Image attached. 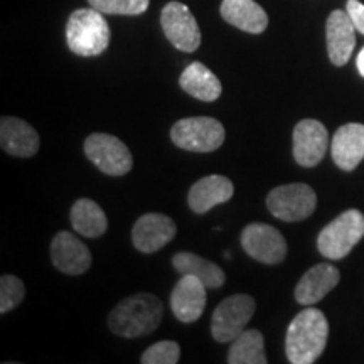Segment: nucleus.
<instances>
[{"label":"nucleus","instance_id":"4be33fe9","mask_svg":"<svg viewBox=\"0 0 364 364\" xmlns=\"http://www.w3.org/2000/svg\"><path fill=\"white\" fill-rule=\"evenodd\" d=\"M172 265L181 275H194L208 287V290H216L225 285L226 275L216 263L206 260L196 253L181 252L172 257Z\"/></svg>","mask_w":364,"mask_h":364},{"label":"nucleus","instance_id":"423d86ee","mask_svg":"<svg viewBox=\"0 0 364 364\" xmlns=\"http://www.w3.org/2000/svg\"><path fill=\"white\" fill-rule=\"evenodd\" d=\"M267 208L277 220L297 223L307 220L317 208V194L311 186L294 182L279 186L267 196Z\"/></svg>","mask_w":364,"mask_h":364},{"label":"nucleus","instance_id":"39448f33","mask_svg":"<svg viewBox=\"0 0 364 364\" xmlns=\"http://www.w3.org/2000/svg\"><path fill=\"white\" fill-rule=\"evenodd\" d=\"M225 127L211 117H189L176 122L171 129V139L177 147L188 152H215L225 142Z\"/></svg>","mask_w":364,"mask_h":364},{"label":"nucleus","instance_id":"c85d7f7f","mask_svg":"<svg viewBox=\"0 0 364 364\" xmlns=\"http://www.w3.org/2000/svg\"><path fill=\"white\" fill-rule=\"evenodd\" d=\"M356 66H358V71H359V75H361L363 78H364V48H363L361 51H359V54H358V59H356Z\"/></svg>","mask_w":364,"mask_h":364},{"label":"nucleus","instance_id":"6e6552de","mask_svg":"<svg viewBox=\"0 0 364 364\" xmlns=\"http://www.w3.org/2000/svg\"><path fill=\"white\" fill-rule=\"evenodd\" d=\"M85 154L103 174L113 177L129 174L134 166L129 147L108 134H91L85 140Z\"/></svg>","mask_w":364,"mask_h":364},{"label":"nucleus","instance_id":"f8f14e48","mask_svg":"<svg viewBox=\"0 0 364 364\" xmlns=\"http://www.w3.org/2000/svg\"><path fill=\"white\" fill-rule=\"evenodd\" d=\"M177 235L176 223L161 213H149L135 221L132 243L140 253H156L169 245Z\"/></svg>","mask_w":364,"mask_h":364},{"label":"nucleus","instance_id":"9b49d317","mask_svg":"<svg viewBox=\"0 0 364 364\" xmlns=\"http://www.w3.org/2000/svg\"><path fill=\"white\" fill-rule=\"evenodd\" d=\"M329 147V134L324 124L314 118L299 122L294 129V159L299 166L311 169L322 161Z\"/></svg>","mask_w":364,"mask_h":364},{"label":"nucleus","instance_id":"a878e982","mask_svg":"<svg viewBox=\"0 0 364 364\" xmlns=\"http://www.w3.org/2000/svg\"><path fill=\"white\" fill-rule=\"evenodd\" d=\"M26 295V287L14 275H4L0 279V312L7 314L22 302Z\"/></svg>","mask_w":364,"mask_h":364},{"label":"nucleus","instance_id":"dca6fc26","mask_svg":"<svg viewBox=\"0 0 364 364\" xmlns=\"http://www.w3.org/2000/svg\"><path fill=\"white\" fill-rule=\"evenodd\" d=\"M341 273L331 263H318L302 275L295 287V300L302 306H314L321 302L336 285L339 284Z\"/></svg>","mask_w":364,"mask_h":364},{"label":"nucleus","instance_id":"2eb2a0df","mask_svg":"<svg viewBox=\"0 0 364 364\" xmlns=\"http://www.w3.org/2000/svg\"><path fill=\"white\" fill-rule=\"evenodd\" d=\"M327 54L334 66H344L356 46V27L344 11H332L326 24Z\"/></svg>","mask_w":364,"mask_h":364},{"label":"nucleus","instance_id":"6ab92c4d","mask_svg":"<svg viewBox=\"0 0 364 364\" xmlns=\"http://www.w3.org/2000/svg\"><path fill=\"white\" fill-rule=\"evenodd\" d=\"M0 145L9 156L33 157L39 150V135L33 127L21 118L2 117Z\"/></svg>","mask_w":364,"mask_h":364},{"label":"nucleus","instance_id":"0eeeda50","mask_svg":"<svg viewBox=\"0 0 364 364\" xmlns=\"http://www.w3.org/2000/svg\"><path fill=\"white\" fill-rule=\"evenodd\" d=\"M255 299L247 294H236L223 300L211 318V334L218 343H233L247 329L253 318Z\"/></svg>","mask_w":364,"mask_h":364},{"label":"nucleus","instance_id":"7ed1b4c3","mask_svg":"<svg viewBox=\"0 0 364 364\" xmlns=\"http://www.w3.org/2000/svg\"><path fill=\"white\" fill-rule=\"evenodd\" d=\"M110 26L97 9H78L66 24V43L71 53L81 58H95L110 44Z\"/></svg>","mask_w":364,"mask_h":364},{"label":"nucleus","instance_id":"aec40b11","mask_svg":"<svg viewBox=\"0 0 364 364\" xmlns=\"http://www.w3.org/2000/svg\"><path fill=\"white\" fill-rule=\"evenodd\" d=\"M221 17L228 24L250 34H262L268 27V16L255 0H223Z\"/></svg>","mask_w":364,"mask_h":364},{"label":"nucleus","instance_id":"f03ea898","mask_svg":"<svg viewBox=\"0 0 364 364\" xmlns=\"http://www.w3.org/2000/svg\"><path fill=\"white\" fill-rule=\"evenodd\" d=\"M164 304L156 295L142 292L118 302L108 316V326L120 338L135 339L152 334L161 326Z\"/></svg>","mask_w":364,"mask_h":364},{"label":"nucleus","instance_id":"a211bd4d","mask_svg":"<svg viewBox=\"0 0 364 364\" xmlns=\"http://www.w3.org/2000/svg\"><path fill=\"white\" fill-rule=\"evenodd\" d=\"M331 154L339 169H356L364 159V125L346 124L338 129L332 136Z\"/></svg>","mask_w":364,"mask_h":364},{"label":"nucleus","instance_id":"4468645a","mask_svg":"<svg viewBox=\"0 0 364 364\" xmlns=\"http://www.w3.org/2000/svg\"><path fill=\"white\" fill-rule=\"evenodd\" d=\"M208 287L194 275H181L171 294V309L177 321L196 322L206 309Z\"/></svg>","mask_w":364,"mask_h":364},{"label":"nucleus","instance_id":"bb28decb","mask_svg":"<svg viewBox=\"0 0 364 364\" xmlns=\"http://www.w3.org/2000/svg\"><path fill=\"white\" fill-rule=\"evenodd\" d=\"M181 359V348L176 341H159L140 358L142 364H176Z\"/></svg>","mask_w":364,"mask_h":364},{"label":"nucleus","instance_id":"cd10ccee","mask_svg":"<svg viewBox=\"0 0 364 364\" xmlns=\"http://www.w3.org/2000/svg\"><path fill=\"white\" fill-rule=\"evenodd\" d=\"M346 12L351 17L354 27L364 36V4L359 2V0H348L346 4Z\"/></svg>","mask_w":364,"mask_h":364},{"label":"nucleus","instance_id":"1a4fd4ad","mask_svg":"<svg viewBox=\"0 0 364 364\" xmlns=\"http://www.w3.org/2000/svg\"><path fill=\"white\" fill-rule=\"evenodd\" d=\"M161 24L169 43L182 53H194L201 46L198 21L182 2H169L161 12Z\"/></svg>","mask_w":364,"mask_h":364},{"label":"nucleus","instance_id":"b1692460","mask_svg":"<svg viewBox=\"0 0 364 364\" xmlns=\"http://www.w3.org/2000/svg\"><path fill=\"white\" fill-rule=\"evenodd\" d=\"M230 364H267L265 339L258 329H245L233 341L230 353H228Z\"/></svg>","mask_w":364,"mask_h":364},{"label":"nucleus","instance_id":"9d476101","mask_svg":"<svg viewBox=\"0 0 364 364\" xmlns=\"http://www.w3.org/2000/svg\"><path fill=\"white\" fill-rule=\"evenodd\" d=\"M241 247L253 260L265 265H279L287 258V241L277 228L265 223H252L241 233Z\"/></svg>","mask_w":364,"mask_h":364},{"label":"nucleus","instance_id":"f257e3e1","mask_svg":"<svg viewBox=\"0 0 364 364\" xmlns=\"http://www.w3.org/2000/svg\"><path fill=\"white\" fill-rule=\"evenodd\" d=\"M329 322L324 312L309 306L290 322L285 338L287 359L292 364H312L324 353Z\"/></svg>","mask_w":364,"mask_h":364},{"label":"nucleus","instance_id":"5701e85b","mask_svg":"<svg viewBox=\"0 0 364 364\" xmlns=\"http://www.w3.org/2000/svg\"><path fill=\"white\" fill-rule=\"evenodd\" d=\"M71 226L76 233L86 238H98L107 233V215L97 203L88 198L78 199L71 208Z\"/></svg>","mask_w":364,"mask_h":364},{"label":"nucleus","instance_id":"f3484780","mask_svg":"<svg viewBox=\"0 0 364 364\" xmlns=\"http://www.w3.org/2000/svg\"><path fill=\"white\" fill-rule=\"evenodd\" d=\"M235 186L225 176H206L194 182L189 189L188 204L196 215H204L218 204H225L233 198Z\"/></svg>","mask_w":364,"mask_h":364},{"label":"nucleus","instance_id":"20e7f679","mask_svg":"<svg viewBox=\"0 0 364 364\" xmlns=\"http://www.w3.org/2000/svg\"><path fill=\"white\" fill-rule=\"evenodd\" d=\"M364 236V215L348 209L331 221L317 236V250L327 260H343Z\"/></svg>","mask_w":364,"mask_h":364},{"label":"nucleus","instance_id":"393cba45","mask_svg":"<svg viewBox=\"0 0 364 364\" xmlns=\"http://www.w3.org/2000/svg\"><path fill=\"white\" fill-rule=\"evenodd\" d=\"M93 9L112 16H140L149 9L150 0H88Z\"/></svg>","mask_w":364,"mask_h":364},{"label":"nucleus","instance_id":"ddd939ff","mask_svg":"<svg viewBox=\"0 0 364 364\" xmlns=\"http://www.w3.org/2000/svg\"><path fill=\"white\" fill-rule=\"evenodd\" d=\"M51 260L56 270L65 275L76 277L88 272L93 258L88 247L78 236L70 231H59L51 243Z\"/></svg>","mask_w":364,"mask_h":364},{"label":"nucleus","instance_id":"412c9836","mask_svg":"<svg viewBox=\"0 0 364 364\" xmlns=\"http://www.w3.org/2000/svg\"><path fill=\"white\" fill-rule=\"evenodd\" d=\"M181 88L199 102H216L221 97V81L203 63H191L179 78Z\"/></svg>","mask_w":364,"mask_h":364}]
</instances>
